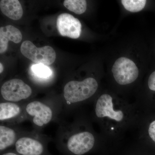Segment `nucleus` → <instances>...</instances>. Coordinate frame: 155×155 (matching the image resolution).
Masks as SVG:
<instances>
[{
    "label": "nucleus",
    "instance_id": "1",
    "mask_svg": "<svg viewBox=\"0 0 155 155\" xmlns=\"http://www.w3.org/2000/svg\"><path fill=\"white\" fill-rule=\"evenodd\" d=\"M95 113L98 119L114 128L123 125L127 116L125 107L118 104L108 94H102L97 100Z\"/></svg>",
    "mask_w": 155,
    "mask_h": 155
},
{
    "label": "nucleus",
    "instance_id": "2",
    "mask_svg": "<svg viewBox=\"0 0 155 155\" xmlns=\"http://www.w3.org/2000/svg\"><path fill=\"white\" fill-rule=\"evenodd\" d=\"M98 87L97 81L93 78H87L81 81H71L64 87V97L68 104L82 102L92 96Z\"/></svg>",
    "mask_w": 155,
    "mask_h": 155
},
{
    "label": "nucleus",
    "instance_id": "3",
    "mask_svg": "<svg viewBox=\"0 0 155 155\" xmlns=\"http://www.w3.org/2000/svg\"><path fill=\"white\" fill-rule=\"evenodd\" d=\"M112 71L116 82L121 85L133 83L137 79L139 72L135 63L125 57H121L116 60Z\"/></svg>",
    "mask_w": 155,
    "mask_h": 155
},
{
    "label": "nucleus",
    "instance_id": "4",
    "mask_svg": "<svg viewBox=\"0 0 155 155\" xmlns=\"http://www.w3.org/2000/svg\"><path fill=\"white\" fill-rule=\"evenodd\" d=\"M20 51L25 58L36 64L50 65L55 61L56 54L54 50L50 46L37 48L29 41H23Z\"/></svg>",
    "mask_w": 155,
    "mask_h": 155
},
{
    "label": "nucleus",
    "instance_id": "5",
    "mask_svg": "<svg viewBox=\"0 0 155 155\" xmlns=\"http://www.w3.org/2000/svg\"><path fill=\"white\" fill-rule=\"evenodd\" d=\"M3 98L11 102H18L30 96L32 90L21 79L14 78L5 82L1 89Z\"/></svg>",
    "mask_w": 155,
    "mask_h": 155
},
{
    "label": "nucleus",
    "instance_id": "6",
    "mask_svg": "<svg viewBox=\"0 0 155 155\" xmlns=\"http://www.w3.org/2000/svg\"><path fill=\"white\" fill-rule=\"evenodd\" d=\"M95 142V138L92 133L84 131L75 134L68 139L67 147L73 154L83 155L92 149Z\"/></svg>",
    "mask_w": 155,
    "mask_h": 155
},
{
    "label": "nucleus",
    "instance_id": "7",
    "mask_svg": "<svg viewBox=\"0 0 155 155\" xmlns=\"http://www.w3.org/2000/svg\"><path fill=\"white\" fill-rule=\"evenodd\" d=\"M57 27L59 33L63 36L77 39L81 34V24L80 21L67 13H63L58 16Z\"/></svg>",
    "mask_w": 155,
    "mask_h": 155
},
{
    "label": "nucleus",
    "instance_id": "8",
    "mask_svg": "<svg viewBox=\"0 0 155 155\" xmlns=\"http://www.w3.org/2000/svg\"><path fill=\"white\" fill-rule=\"evenodd\" d=\"M26 111L28 115L33 117V123L38 126L46 125L53 117L51 109L43 103L37 101L29 103L26 106Z\"/></svg>",
    "mask_w": 155,
    "mask_h": 155
},
{
    "label": "nucleus",
    "instance_id": "9",
    "mask_svg": "<svg viewBox=\"0 0 155 155\" xmlns=\"http://www.w3.org/2000/svg\"><path fill=\"white\" fill-rule=\"evenodd\" d=\"M15 150L20 155H42L44 147L40 142L31 137H22L16 141Z\"/></svg>",
    "mask_w": 155,
    "mask_h": 155
},
{
    "label": "nucleus",
    "instance_id": "10",
    "mask_svg": "<svg viewBox=\"0 0 155 155\" xmlns=\"http://www.w3.org/2000/svg\"><path fill=\"white\" fill-rule=\"evenodd\" d=\"M22 35L18 28L11 25L0 28V53L7 51L9 41L18 44L22 41Z\"/></svg>",
    "mask_w": 155,
    "mask_h": 155
},
{
    "label": "nucleus",
    "instance_id": "11",
    "mask_svg": "<svg viewBox=\"0 0 155 155\" xmlns=\"http://www.w3.org/2000/svg\"><path fill=\"white\" fill-rule=\"evenodd\" d=\"M0 8L4 15L13 20H19L23 15L22 5L18 0H1Z\"/></svg>",
    "mask_w": 155,
    "mask_h": 155
},
{
    "label": "nucleus",
    "instance_id": "12",
    "mask_svg": "<svg viewBox=\"0 0 155 155\" xmlns=\"http://www.w3.org/2000/svg\"><path fill=\"white\" fill-rule=\"evenodd\" d=\"M16 139V132L10 127L0 126V150L3 151L14 144Z\"/></svg>",
    "mask_w": 155,
    "mask_h": 155
},
{
    "label": "nucleus",
    "instance_id": "13",
    "mask_svg": "<svg viewBox=\"0 0 155 155\" xmlns=\"http://www.w3.org/2000/svg\"><path fill=\"white\" fill-rule=\"evenodd\" d=\"M20 108L13 103H1L0 104V120H8L16 117L20 113Z\"/></svg>",
    "mask_w": 155,
    "mask_h": 155
},
{
    "label": "nucleus",
    "instance_id": "14",
    "mask_svg": "<svg viewBox=\"0 0 155 155\" xmlns=\"http://www.w3.org/2000/svg\"><path fill=\"white\" fill-rule=\"evenodd\" d=\"M64 5L69 11L79 15L84 13L87 7L85 0H65Z\"/></svg>",
    "mask_w": 155,
    "mask_h": 155
},
{
    "label": "nucleus",
    "instance_id": "15",
    "mask_svg": "<svg viewBox=\"0 0 155 155\" xmlns=\"http://www.w3.org/2000/svg\"><path fill=\"white\" fill-rule=\"evenodd\" d=\"M31 71L34 76L41 79L49 78L52 74L49 67L42 64H34L31 67Z\"/></svg>",
    "mask_w": 155,
    "mask_h": 155
},
{
    "label": "nucleus",
    "instance_id": "16",
    "mask_svg": "<svg viewBox=\"0 0 155 155\" xmlns=\"http://www.w3.org/2000/svg\"><path fill=\"white\" fill-rule=\"evenodd\" d=\"M122 5L127 11L130 12H138L144 8L147 1L146 0H122Z\"/></svg>",
    "mask_w": 155,
    "mask_h": 155
},
{
    "label": "nucleus",
    "instance_id": "17",
    "mask_svg": "<svg viewBox=\"0 0 155 155\" xmlns=\"http://www.w3.org/2000/svg\"><path fill=\"white\" fill-rule=\"evenodd\" d=\"M148 133L151 139L155 143V120L150 123Z\"/></svg>",
    "mask_w": 155,
    "mask_h": 155
},
{
    "label": "nucleus",
    "instance_id": "18",
    "mask_svg": "<svg viewBox=\"0 0 155 155\" xmlns=\"http://www.w3.org/2000/svg\"><path fill=\"white\" fill-rule=\"evenodd\" d=\"M148 86L150 90L155 91V71L150 74L149 78Z\"/></svg>",
    "mask_w": 155,
    "mask_h": 155
},
{
    "label": "nucleus",
    "instance_id": "19",
    "mask_svg": "<svg viewBox=\"0 0 155 155\" xmlns=\"http://www.w3.org/2000/svg\"><path fill=\"white\" fill-rule=\"evenodd\" d=\"M2 155H20L19 154L17 153H13V152H8L5 153L3 154Z\"/></svg>",
    "mask_w": 155,
    "mask_h": 155
},
{
    "label": "nucleus",
    "instance_id": "20",
    "mask_svg": "<svg viewBox=\"0 0 155 155\" xmlns=\"http://www.w3.org/2000/svg\"><path fill=\"white\" fill-rule=\"evenodd\" d=\"M0 69H0V73H2V72H3V69H4V68H3L2 64V63L0 64Z\"/></svg>",
    "mask_w": 155,
    "mask_h": 155
}]
</instances>
